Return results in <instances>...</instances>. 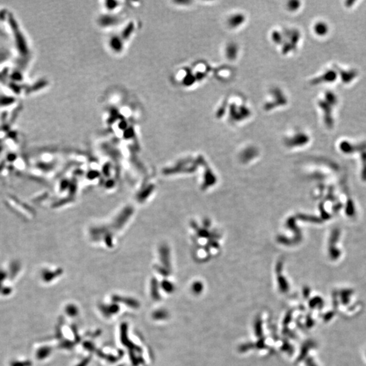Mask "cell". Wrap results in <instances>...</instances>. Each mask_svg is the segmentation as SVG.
<instances>
[{
  "label": "cell",
  "instance_id": "1",
  "mask_svg": "<svg viewBox=\"0 0 366 366\" xmlns=\"http://www.w3.org/2000/svg\"><path fill=\"white\" fill-rule=\"evenodd\" d=\"M66 312L68 315H69L71 317H75L76 316L78 313V309L75 306V305L73 304H70L68 305L66 308Z\"/></svg>",
  "mask_w": 366,
  "mask_h": 366
},
{
  "label": "cell",
  "instance_id": "2",
  "mask_svg": "<svg viewBox=\"0 0 366 366\" xmlns=\"http://www.w3.org/2000/svg\"><path fill=\"white\" fill-rule=\"evenodd\" d=\"M315 29H316V32L321 35L325 34L327 31V27H325L324 24H317V27H315Z\"/></svg>",
  "mask_w": 366,
  "mask_h": 366
}]
</instances>
